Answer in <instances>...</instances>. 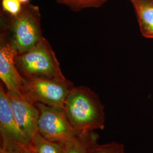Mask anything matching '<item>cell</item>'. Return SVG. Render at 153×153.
<instances>
[{"instance_id":"cell-7","label":"cell","mask_w":153,"mask_h":153,"mask_svg":"<svg viewBox=\"0 0 153 153\" xmlns=\"http://www.w3.org/2000/svg\"><path fill=\"white\" fill-rule=\"evenodd\" d=\"M7 94L14 117L30 142L38 133V109L36 104L23 95L7 91Z\"/></svg>"},{"instance_id":"cell-6","label":"cell","mask_w":153,"mask_h":153,"mask_svg":"<svg viewBox=\"0 0 153 153\" xmlns=\"http://www.w3.org/2000/svg\"><path fill=\"white\" fill-rule=\"evenodd\" d=\"M0 134L1 146L25 149L30 145L14 117L7 91L2 83L0 85Z\"/></svg>"},{"instance_id":"cell-2","label":"cell","mask_w":153,"mask_h":153,"mask_svg":"<svg viewBox=\"0 0 153 153\" xmlns=\"http://www.w3.org/2000/svg\"><path fill=\"white\" fill-rule=\"evenodd\" d=\"M41 14L38 6L22 4L21 11L12 16L1 11V35L5 36L21 53L31 49L43 38Z\"/></svg>"},{"instance_id":"cell-14","label":"cell","mask_w":153,"mask_h":153,"mask_svg":"<svg viewBox=\"0 0 153 153\" xmlns=\"http://www.w3.org/2000/svg\"><path fill=\"white\" fill-rule=\"evenodd\" d=\"M2 11L12 16H16L22 9V4L19 0H1Z\"/></svg>"},{"instance_id":"cell-8","label":"cell","mask_w":153,"mask_h":153,"mask_svg":"<svg viewBox=\"0 0 153 153\" xmlns=\"http://www.w3.org/2000/svg\"><path fill=\"white\" fill-rule=\"evenodd\" d=\"M0 78L7 91L23 95V77L16 65L17 51L11 43L0 35Z\"/></svg>"},{"instance_id":"cell-18","label":"cell","mask_w":153,"mask_h":153,"mask_svg":"<svg viewBox=\"0 0 153 153\" xmlns=\"http://www.w3.org/2000/svg\"></svg>"},{"instance_id":"cell-13","label":"cell","mask_w":153,"mask_h":153,"mask_svg":"<svg viewBox=\"0 0 153 153\" xmlns=\"http://www.w3.org/2000/svg\"><path fill=\"white\" fill-rule=\"evenodd\" d=\"M91 153H126L124 145L119 142H113L100 145L97 143Z\"/></svg>"},{"instance_id":"cell-17","label":"cell","mask_w":153,"mask_h":153,"mask_svg":"<svg viewBox=\"0 0 153 153\" xmlns=\"http://www.w3.org/2000/svg\"><path fill=\"white\" fill-rule=\"evenodd\" d=\"M22 4H26L28 2H30V0H19Z\"/></svg>"},{"instance_id":"cell-1","label":"cell","mask_w":153,"mask_h":153,"mask_svg":"<svg viewBox=\"0 0 153 153\" xmlns=\"http://www.w3.org/2000/svg\"><path fill=\"white\" fill-rule=\"evenodd\" d=\"M64 108L71 125L78 133L104 129V105L90 88L74 86L66 99Z\"/></svg>"},{"instance_id":"cell-11","label":"cell","mask_w":153,"mask_h":153,"mask_svg":"<svg viewBox=\"0 0 153 153\" xmlns=\"http://www.w3.org/2000/svg\"><path fill=\"white\" fill-rule=\"evenodd\" d=\"M30 143L37 153H65V143L48 140L38 133Z\"/></svg>"},{"instance_id":"cell-10","label":"cell","mask_w":153,"mask_h":153,"mask_svg":"<svg viewBox=\"0 0 153 153\" xmlns=\"http://www.w3.org/2000/svg\"><path fill=\"white\" fill-rule=\"evenodd\" d=\"M99 138L95 131L80 133L65 143V153H91Z\"/></svg>"},{"instance_id":"cell-5","label":"cell","mask_w":153,"mask_h":153,"mask_svg":"<svg viewBox=\"0 0 153 153\" xmlns=\"http://www.w3.org/2000/svg\"><path fill=\"white\" fill-rule=\"evenodd\" d=\"M35 104L39 111L38 133L45 138L65 143L79 133L71 125L64 108Z\"/></svg>"},{"instance_id":"cell-15","label":"cell","mask_w":153,"mask_h":153,"mask_svg":"<svg viewBox=\"0 0 153 153\" xmlns=\"http://www.w3.org/2000/svg\"><path fill=\"white\" fill-rule=\"evenodd\" d=\"M25 149L1 146L0 153H22Z\"/></svg>"},{"instance_id":"cell-16","label":"cell","mask_w":153,"mask_h":153,"mask_svg":"<svg viewBox=\"0 0 153 153\" xmlns=\"http://www.w3.org/2000/svg\"><path fill=\"white\" fill-rule=\"evenodd\" d=\"M22 153H37L35 149L33 148L32 145L30 143V146H28L27 148H26Z\"/></svg>"},{"instance_id":"cell-9","label":"cell","mask_w":153,"mask_h":153,"mask_svg":"<svg viewBox=\"0 0 153 153\" xmlns=\"http://www.w3.org/2000/svg\"><path fill=\"white\" fill-rule=\"evenodd\" d=\"M130 1L136 14L142 36L153 39V0Z\"/></svg>"},{"instance_id":"cell-3","label":"cell","mask_w":153,"mask_h":153,"mask_svg":"<svg viewBox=\"0 0 153 153\" xmlns=\"http://www.w3.org/2000/svg\"><path fill=\"white\" fill-rule=\"evenodd\" d=\"M15 62L18 71L24 78L66 79L54 51L44 37L31 49L17 53Z\"/></svg>"},{"instance_id":"cell-4","label":"cell","mask_w":153,"mask_h":153,"mask_svg":"<svg viewBox=\"0 0 153 153\" xmlns=\"http://www.w3.org/2000/svg\"><path fill=\"white\" fill-rule=\"evenodd\" d=\"M23 95L33 103L64 108L66 99L75 86L68 79L23 78Z\"/></svg>"},{"instance_id":"cell-12","label":"cell","mask_w":153,"mask_h":153,"mask_svg":"<svg viewBox=\"0 0 153 153\" xmlns=\"http://www.w3.org/2000/svg\"><path fill=\"white\" fill-rule=\"evenodd\" d=\"M109 0H56L61 5L65 6L73 12L102 7Z\"/></svg>"}]
</instances>
